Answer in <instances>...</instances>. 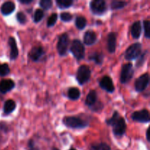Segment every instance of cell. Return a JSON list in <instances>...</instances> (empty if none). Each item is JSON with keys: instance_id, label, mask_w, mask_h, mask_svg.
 <instances>
[{"instance_id": "cell-40", "label": "cell", "mask_w": 150, "mask_h": 150, "mask_svg": "<svg viewBox=\"0 0 150 150\" xmlns=\"http://www.w3.org/2000/svg\"><path fill=\"white\" fill-rule=\"evenodd\" d=\"M52 150H59V149H57V148H56V147H54L52 149Z\"/></svg>"}, {"instance_id": "cell-25", "label": "cell", "mask_w": 150, "mask_h": 150, "mask_svg": "<svg viewBox=\"0 0 150 150\" xmlns=\"http://www.w3.org/2000/svg\"><path fill=\"white\" fill-rule=\"evenodd\" d=\"M127 4V1H112L111 3V8L112 10H120L125 7Z\"/></svg>"}, {"instance_id": "cell-16", "label": "cell", "mask_w": 150, "mask_h": 150, "mask_svg": "<svg viewBox=\"0 0 150 150\" xmlns=\"http://www.w3.org/2000/svg\"><path fill=\"white\" fill-rule=\"evenodd\" d=\"M16 9V5L13 1H5L1 6V13L3 16H9L13 13Z\"/></svg>"}, {"instance_id": "cell-35", "label": "cell", "mask_w": 150, "mask_h": 150, "mask_svg": "<svg viewBox=\"0 0 150 150\" xmlns=\"http://www.w3.org/2000/svg\"><path fill=\"white\" fill-rule=\"evenodd\" d=\"M0 130L4 133H7L9 131V126L5 122H0Z\"/></svg>"}, {"instance_id": "cell-6", "label": "cell", "mask_w": 150, "mask_h": 150, "mask_svg": "<svg viewBox=\"0 0 150 150\" xmlns=\"http://www.w3.org/2000/svg\"><path fill=\"white\" fill-rule=\"evenodd\" d=\"M133 76H134V70H133V64L131 63L123 64L120 73V82L123 84L128 83Z\"/></svg>"}, {"instance_id": "cell-41", "label": "cell", "mask_w": 150, "mask_h": 150, "mask_svg": "<svg viewBox=\"0 0 150 150\" xmlns=\"http://www.w3.org/2000/svg\"><path fill=\"white\" fill-rule=\"evenodd\" d=\"M69 150H76V149H75V148H70V149H69Z\"/></svg>"}, {"instance_id": "cell-33", "label": "cell", "mask_w": 150, "mask_h": 150, "mask_svg": "<svg viewBox=\"0 0 150 150\" xmlns=\"http://www.w3.org/2000/svg\"><path fill=\"white\" fill-rule=\"evenodd\" d=\"M60 18L64 22H69L73 19V16L70 13H62L60 14Z\"/></svg>"}, {"instance_id": "cell-12", "label": "cell", "mask_w": 150, "mask_h": 150, "mask_svg": "<svg viewBox=\"0 0 150 150\" xmlns=\"http://www.w3.org/2000/svg\"><path fill=\"white\" fill-rule=\"evenodd\" d=\"M45 54V51L41 46H35L31 49L29 53V57L33 62H39Z\"/></svg>"}, {"instance_id": "cell-38", "label": "cell", "mask_w": 150, "mask_h": 150, "mask_svg": "<svg viewBox=\"0 0 150 150\" xmlns=\"http://www.w3.org/2000/svg\"><path fill=\"white\" fill-rule=\"evenodd\" d=\"M18 1L23 4H29L33 1V0H19Z\"/></svg>"}, {"instance_id": "cell-39", "label": "cell", "mask_w": 150, "mask_h": 150, "mask_svg": "<svg viewBox=\"0 0 150 150\" xmlns=\"http://www.w3.org/2000/svg\"><path fill=\"white\" fill-rule=\"evenodd\" d=\"M149 130H150V128H149L146 130V140H147V142H150V139H149Z\"/></svg>"}, {"instance_id": "cell-17", "label": "cell", "mask_w": 150, "mask_h": 150, "mask_svg": "<svg viewBox=\"0 0 150 150\" xmlns=\"http://www.w3.org/2000/svg\"><path fill=\"white\" fill-rule=\"evenodd\" d=\"M97 40V35L95 32L92 30H88L85 32L83 35V42L86 45H92L95 43Z\"/></svg>"}, {"instance_id": "cell-7", "label": "cell", "mask_w": 150, "mask_h": 150, "mask_svg": "<svg viewBox=\"0 0 150 150\" xmlns=\"http://www.w3.org/2000/svg\"><path fill=\"white\" fill-rule=\"evenodd\" d=\"M91 12L97 16L103 15L107 10V4L104 0H94L89 4Z\"/></svg>"}, {"instance_id": "cell-34", "label": "cell", "mask_w": 150, "mask_h": 150, "mask_svg": "<svg viewBox=\"0 0 150 150\" xmlns=\"http://www.w3.org/2000/svg\"><path fill=\"white\" fill-rule=\"evenodd\" d=\"M28 148H29V150H40L39 148L35 146L34 140H30L28 142Z\"/></svg>"}, {"instance_id": "cell-24", "label": "cell", "mask_w": 150, "mask_h": 150, "mask_svg": "<svg viewBox=\"0 0 150 150\" xmlns=\"http://www.w3.org/2000/svg\"><path fill=\"white\" fill-rule=\"evenodd\" d=\"M56 4L59 9H67L73 4V0H56Z\"/></svg>"}, {"instance_id": "cell-8", "label": "cell", "mask_w": 150, "mask_h": 150, "mask_svg": "<svg viewBox=\"0 0 150 150\" xmlns=\"http://www.w3.org/2000/svg\"><path fill=\"white\" fill-rule=\"evenodd\" d=\"M69 42H70V38L67 33H64L60 35L58 42H57V49L59 54L62 57L67 55Z\"/></svg>"}, {"instance_id": "cell-4", "label": "cell", "mask_w": 150, "mask_h": 150, "mask_svg": "<svg viewBox=\"0 0 150 150\" xmlns=\"http://www.w3.org/2000/svg\"><path fill=\"white\" fill-rule=\"evenodd\" d=\"M91 72L90 68L86 65H81L78 68L76 73V80L79 85H83L89 81L90 79Z\"/></svg>"}, {"instance_id": "cell-5", "label": "cell", "mask_w": 150, "mask_h": 150, "mask_svg": "<svg viewBox=\"0 0 150 150\" xmlns=\"http://www.w3.org/2000/svg\"><path fill=\"white\" fill-rule=\"evenodd\" d=\"M141 54H142V44L139 42H136L130 45L126 50L125 53V59L131 61L139 58Z\"/></svg>"}, {"instance_id": "cell-26", "label": "cell", "mask_w": 150, "mask_h": 150, "mask_svg": "<svg viewBox=\"0 0 150 150\" xmlns=\"http://www.w3.org/2000/svg\"><path fill=\"white\" fill-rule=\"evenodd\" d=\"M44 17V12L41 9H37L34 13L33 20L35 23H38Z\"/></svg>"}, {"instance_id": "cell-9", "label": "cell", "mask_w": 150, "mask_h": 150, "mask_svg": "<svg viewBox=\"0 0 150 150\" xmlns=\"http://www.w3.org/2000/svg\"><path fill=\"white\" fill-rule=\"evenodd\" d=\"M131 119L135 122L141 123H148L150 121V116L147 109H142L135 111L132 114Z\"/></svg>"}, {"instance_id": "cell-23", "label": "cell", "mask_w": 150, "mask_h": 150, "mask_svg": "<svg viewBox=\"0 0 150 150\" xmlns=\"http://www.w3.org/2000/svg\"><path fill=\"white\" fill-rule=\"evenodd\" d=\"M86 19L83 16H78L76 18V21H75V24L76 26L77 27L78 29L79 30H82L84 29L86 26Z\"/></svg>"}, {"instance_id": "cell-10", "label": "cell", "mask_w": 150, "mask_h": 150, "mask_svg": "<svg viewBox=\"0 0 150 150\" xmlns=\"http://www.w3.org/2000/svg\"><path fill=\"white\" fill-rule=\"evenodd\" d=\"M149 83V76L148 73L142 75L135 81V89L138 92H142L146 89Z\"/></svg>"}, {"instance_id": "cell-36", "label": "cell", "mask_w": 150, "mask_h": 150, "mask_svg": "<svg viewBox=\"0 0 150 150\" xmlns=\"http://www.w3.org/2000/svg\"><path fill=\"white\" fill-rule=\"evenodd\" d=\"M89 150H100V144L94 143L91 145Z\"/></svg>"}, {"instance_id": "cell-11", "label": "cell", "mask_w": 150, "mask_h": 150, "mask_svg": "<svg viewBox=\"0 0 150 150\" xmlns=\"http://www.w3.org/2000/svg\"><path fill=\"white\" fill-rule=\"evenodd\" d=\"M99 84L101 89H104L108 93H113L115 91V86H114L112 79L110 76H103L100 81Z\"/></svg>"}, {"instance_id": "cell-13", "label": "cell", "mask_w": 150, "mask_h": 150, "mask_svg": "<svg viewBox=\"0 0 150 150\" xmlns=\"http://www.w3.org/2000/svg\"><path fill=\"white\" fill-rule=\"evenodd\" d=\"M117 35L116 32H110L107 38V48L110 54L115 53L117 49Z\"/></svg>"}, {"instance_id": "cell-18", "label": "cell", "mask_w": 150, "mask_h": 150, "mask_svg": "<svg viewBox=\"0 0 150 150\" xmlns=\"http://www.w3.org/2000/svg\"><path fill=\"white\" fill-rule=\"evenodd\" d=\"M97 102H98V95H97L96 91L90 90L86 98L85 105H87L89 108H92L97 103Z\"/></svg>"}, {"instance_id": "cell-28", "label": "cell", "mask_w": 150, "mask_h": 150, "mask_svg": "<svg viewBox=\"0 0 150 150\" xmlns=\"http://www.w3.org/2000/svg\"><path fill=\"white\" fill-rule=\"evenodd\" d=\"M39 4L42 9L48 10L52 7L53 1L51 0H41Z\"/></svg>"}, {"instance_id": "cell-30", "label": "cell", "mask_w": 150, "mask_h": 150, "mask_svg": "<svg viewBox=\"0 0 150 150\" xmlns=\"http://www.w3.org/2000/svg\"><path fill=\"white\" fill-rule=\"evenodd\" d=\"M16 19L21 24H25L26 23V16L23 12H18L16 14Z\"/></svg>"}, {"instance_id": "cell-29", "label": "cell", "mask_w": 150, "mask_h": 150, "mask_svg": "<svg viewBox=\"0 0 150 150\" xmlns=\"http://www.w3.org/2000/svg\"><path fill=\"white\" fill-rule=\"evenodd\" d=\"M57 18H58V16H57V13H53L52 15H51L48 18V21H47V26L51 27V26H54L56 22H57Z\"/></svg>"}, {"instance_id": "cell-1", "label": "cell", "mask_w": 150, "mask_h": 150, "mask_svg": "<svg viewBox=\"0 0 150 150\" xmlns=\"http://www.w3.org/2000/svg\"><path fill=\"white\" fill-rule=\"evenodd\" d=\"M105 122L108 125L112 127L113 133L115 136L121 137L125 133L127 130V125L125 119L120 116L118 111H114L112 117L106 120Z\"/></svg>"}, {"instance_id": "cell-20", "label": "cell", "mask_w": 150, "mask_h": 150, "mask_svg": "<svg viewBox=\"0 0 150 150\" xmlns=\"http://www.w3.org/2000/svg\"><path fill=\"white\" fill-rule=\"evenodd\" d=\"M16 108V103L13 100L9 99L6 100L4 103V106H3V111L5 115H8V114H11Z\"/></svg>"}, {"instance_id": "cell-2", "label": "cell", "mask_w": 150, "mask_h": 150, "mask_svg": "<svg viewBox=\"0 0 150 150\" xmlns=\"http://www.w3.org/2000/svg\"><path fill=\"white\" fill-rule=\"evenodd\" d=\"M62 122L64 125L72 129H83L89 125V122L87 120L78 116L65 117Z\"/></svg>"}, {"instance_id": "cell-14", "label": "cell", "mask_w": 150, "mask_h": 150, "mask_svg": "<svg viewBox=\"0 0 150 150\" xmlns=\"http://www.w3.org/2000/svg\"><path fill=\"white\" fill-rule=\"evenodd\" d=\"M15 86V82L11 79H3L0 81V92L4 95L13 89Z\"/></svg>"}, {"instance_id": "cell-19", "label": "cell", "mask_w": 150, "mask_h": 150, "mask_svg": "<svg viewBox=\"0 0 150 150\" xmlns=\"http://www.w3.org/2000/svg\"><path fill=\"white\" fill-rule=\"evenodd\" d=\"M142 23L139 21H136L131 26V35L134 39H139L142 34Z\"/></svg>"}, {"instance_id": "cell-22", "label": "cell", "mask_w": 150, "mask_h": 150, "mask_svg": "<svg viewBox=\"0 0 150 150\" xmlns=\"http://www.w3.org/2000/svg\"><path fill=\"white\" fill-rule=\"evenodd\" d=\"M67 97L72 100H76L81 97V92L78 88L71 87L67 91Z\"/></svg>"}, {"instance_id": "cell-37", "label": "cell", "mask_w": 150, "mask_h": 150, "mask_svg": "<svg viewBox=\"0 0 150 150\" xmlns=\"http://www.w3.org/2000/svg\"><path fill=\"white\" fill-rule=\"evenodd\" d=\"M100 150H111V148L106 143H100Z\"/></svg>"}, {"instance_id": "cell-21", "label": "cell", "mask_w": 150, "mask_h": 150, "mask_svg": "<svg viewBox=\"0 0 150 150\" xmlns=\"http://www.w3.org/2000/svg\"><path fill=\"white\" fill-rule=\"evenodd\" d=\"M89 59L95 62V63L98 65H100L103 64L104 59V55L102 53L94 52L92 54H89Z\"/></svg>"}, {"instance_id": "cell-32", "label": "cell", "mask_w": 150, "mask_h": 150, "mask_svg": "<svg viewBox=\"0 0 150 150\" xmlns=\"http://www.w3.org/2000/svg\"><path fill=\"white\" fill-rule=\"evenodd\" d=\"M147 54H148V51H146L144 53H143V54H141V55L139 56V60H138V62H136V67H141V66L143 65L144 63V62H145V60H146Z\"/></svg>"}, {"instance_id": "cell-27", "label": "cell", "mask_w": 150, "mask_h": 150, "mask_svg": "<svg viewBox=\"0 0 150 150\" xmlns=\"http://www.w3.org/2000/svg\"><path fill=\"white\" fill-rule=\"evenodd\" d=\"M10 73V69L8 64L4 63V64H0V76L4 77L7 76Z\"/></svg>"}, {"instance_id": "cell-3", "label": "cell", "mask_w": 150, "mask_h": 150, "mask_svg": "<svg viewBox=\"0 0 150 150\" xmlns=\"http://www.w3.org/2000/svg\"><path fill=\"white\" fill-rule=\"evenodd\" d=\"M70 52L77 60H81L84 58L85 48L79 40H73L70 48Z\"/></svg>"}, {"instance_id": "cell-15", "label": "cell", "mask_w": 150, "mask_h": 150, "mask_svg": "<svg viewBox=\"0 0 150 150\" xmlns=\"http://www.w3.org/2000/svg\"><path fill=\"white\" fill-rule=\"evenodd\" d=\"M9 46L10 48V58L11 60H15L18 57V48L16 40L13 37H10L8 40Z\"/></svg>"}, {"instance_id": "cell-31", "label": "cell", "mask_w": 150, "mask_h": 150, "mask_svg": "<svg viewBox=\"0 0 150 150\" xmlns=\"http://www.w3.org/2000/svg\"><path fill=\"white\" fill-rule=\"evenodd\" d=\"M144 36L145 38L149 39L150 38V22L146 20L144 21Z\"/></svg>"}]
</instances>
